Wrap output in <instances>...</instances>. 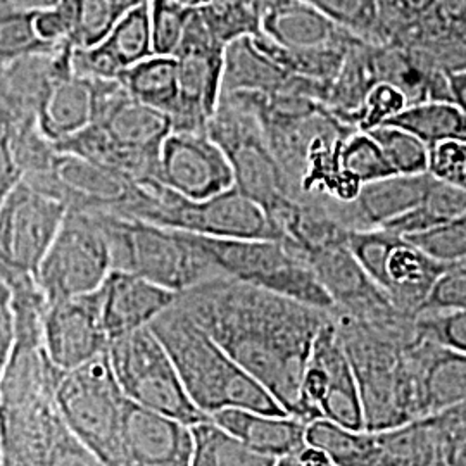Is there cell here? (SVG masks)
Wrapping results in <instances>:
<instances>
[{"instance_id": "obj_1", "label": "cell", "mask_w": 466, "mask_h": 466, "mask_svg": "<svg viewBox=\"0 0 466 466\" xmlns=\"http://www.w3.org/2000/svg\"><path fill=\"white\" fill-rule=\"evenodd\" d=\"M178 304L289 415L300 420L304 373L332 311L230 277L202 283L182 294Z\"/></svg>"}, {"instance_id": "obj_2", "label": "cell", "mask_w": 466, "mask_h": 466, "mask_svg": "<svg viewBox=\"0 0 466 466\" xmlns=\"http://www.w3.org/2000/svg\"><path fill=\"white\" fill-rule=\"evenodd\" d=\"M61 373L44 346H17L0 370V466H106L57 408Z\"/></svg>"}, {"instance_id": "obj_3", "label": "cell", "mask_w": 466, "mask_h": 466, "mask_svg": "<svg viewBox=\"0 0 466 466\" xmlns=\"http://www.w3.org/2000/svg\"><path fill=\"white\" fill-rule=\"evenodd\" d=\"M360 385L365 431L380 432L421 418L417 375L410 348L417 325L383 329L332 311Z\"/></svg>"}, {"instance_id": "obj_4", "label": "cell", "mask_w": 466, "mask_h": 466, "mask_svg": "<svg viewBox=\"0 0 466 466\" xmlns=\"http://www.w3.org/2000/svg\"><path fill=\"white\" fill-rule=\"evenodd\" d=\"M150 330L165 344L190 400L211 420L225 410L289 415L178 302Z\"/></svg>"}, {"instance_id": "obj_5", "label": "cell", "mask_w": 466, "mask_h": 466, "mask_svg": "<svg viewBox=\"0 0 466 466\" xmlns=\"http://www.w3.org/2000/svg\"><path fill=\"white\" fill-rule=\"evenodd\" d=\"M92 213L109 240L113 269L142 277L178 296L225 277L198 235L111 211Z\"/></svg>"}, {"instance_id": "obj_6", "label": "cell", "mask_w": 466, "mask_h": 466, "mask_svg": "<svg viewBox=\"0 0 466 466\" xmlns=\"http://www.w3.org/2000/svg\"><path fill=\"white\" fill-rule=\"evenodd\" d=\"M117 215L209 238L283 240L267 211L237 187L211 199L192 200L150 178L135 184L132 199Z\"/></svg>"}, {"instance_id": "obj_7", "label": "cell", "mask_w": 466, "mask_h": 466, "mask_svg": "<svg viewBox=\"0 0 466 466\" xmlns=\"http://www.w3.org/2000/svg\"><path fill=\"white\" fill-rule=\"evenodd\" d=\"M208 132L228 156L235 187L259 204L277 227V221L294 206L296 198L268 144L249 92L223 94Z\"/></svg>"}, {"instance_id": "obj_8", "label": "cell", "mask_w": 466, "mask_h": 466, "mask_svg": "<svg viewBox=\"0 0 466 466\" xmlns=\"http://www.w3.org/2000/svg\"><path fill=\"white\" fill-rule=\"evenodd\" d=\"M202 248L225 277L332 311L333 300L317 271L289 240L273 238H209L198 235Z\"/></svg>"}, {"instance_id": "obj_9", "label": "cell", "mask_w": 466, "mask_h": 466, "mask_svg": "<svg viewBox=\"0 0 466 466\" xmlns=\"http://www.w3.org/2000/svg\"><path fill=\"white\" fill-rule=\"evenodd\" d=\"M107 354L127 400L188 427L213 421L190 400L169 352L150 327L113 340Z\"/></svg>"}, {"instance_id": "obj_10", "label": "cell", "mask_w": 466, "mask_h": 466, "mask_svg": "<svg viewBox=\"0 0 466 466\" xmlns=\"http://www.w3.org/2000/svg\"><path fill=\"white\" fill-rule=\"evenodd\" d=\"M56 402L67 427L106 466H116L125 398L109 354L84 367L63 371L56 387Z\"/></svg>"}, {"instance_id": "obj_11", "label": "cell", "mask_w": 466, "mask_h": 466, "mask_svg": "<svg viewBox=\"0 0 466 466\" xmlns=\"http://www.w3.org/2000/svg\"><path fill=\"white\" fill-rule=\"evenodd\" d=\"M113 271L111 248L96 213L69 209L35 282L49 304L99 290Z\"/></svg>"}, {"instance_id": "obj_12", "label": "cell", "mask_w": 466, "mask_h": 466, "mask_svg": "<svg viewBox=\"0 0 466 466\" xmlns=\"http://www.w3.org/2000/svg\"><path fill=\"white\" fill-rule=\"evenodd\" d=\"M348 246L368 277L402 313L417 318L448 263L385 228L350 230Z\"/></svg>"}, {"instance_id": "obj_13", "label": "cell", "mask_w": 466, "mask_h": 466, "mask_svg": "<svg viewBox=\"0 0 466 466\" xmlns=\"http://www.w3.org/2000/svg\"><path fill=\"white\" fill-rule=\"evenodd\" d=\"M300 420H329L344 429L365 431L360 385L348 350L332 319L318 335L300 389Z\"/></svg>"}, {"instance_id": "obj_14", "label": "cell", "mask_w": 466, "mask_h": 466, "mask_svg": "<svg viewBox=\"0 0 466 466\" xmlns=\"http://www.w3.org/2000/svg\"><path fill=\"white\" fill-rule=\"evenodd\" d=\"M227 47L204 16L202 7L198 9L175 56L180 100L171 116L173 132H208L223 96Z\"/></svg>"}, {"instance_id": "obj_15", "label": "cell", "mask_w": 466, "mask_h": 466, "mask_svg": "<svg viewBox=\"0 0 466 466\" xmlns=\"http://www.w3.org/2000/svg\"><path fill=\"white\" fill-rule=\"evenodd\" d=\"M66 204L26 182L2 198L0 273L35 275L67 217Z\"/></svg>"}, {"instance_id": "obj_16", "label": "cell", "mask_w": 466, "mask_h": 466, "mask_svg": "<svg viewBox=\"0 0 466 466\" xmlns=\"http://www.w3.org/2000/svg\"><path fill=\"white\" fill-rule=\"evenodd\" d=\"M156 180L192 200L235 187L230 159L209 132H171L159 150Z\"/></svg>"}, {"instance_id": "obj_17", "label": "cell", "mask_w": 466, "mask_h": 466, "mask_svg": "<svg viewBox=\"0 0 466 466\" xmlns=\"http://www.w3.org/2000/svg\"><path fill=\"white\" fill-rule=\"evenodd\" d=\"M100 289L49 304L46 311L44 350L59 371L84 367L109 350L111 339L104 325Z\"/></svg>"}, {"instance_id": "obj_18", "label": "cell", "mask_w": 466, "mask_h": 466, "mask_svg": "<svg viewBox=\"0 0 466 466\" xmlns=\"http://www.w3.org/2000/svg\"><path fill=\"white\" fill-rule=\"evenodd\" d=\"M26 184L63 200L69 209L119 213L132 199L137 182L80 156L57 150L49 175Z\"/></svg>"}, {"instance_id": "obj_19", "label": "cell", "mask_w": 466, "mask_h": 466, "mask_svg": "<svg viewBox=\"0 0 466 466\" xmlns=\"http://www.w3.org/2000/svg\"><path fill=\"white\" fill-rule=\"evenodd\" d=\"M194 452L192 427L127 402L116 466H192Z\"/></svg>"}, {"instance_id": "obj_20", "label": "cell", "mask_w": 466, "mask_h": 466, "mask_svg": "<svg viewBox=\"0 0 466 466\" xmlns=\"http://www.w3.org/2000/svg\"><path fill=\"white\" fill-rule=\"evenodd\" d=\"M75 47L34 54L2 66V128L38 123V113L54 84L75 73Z\"/></svg>"}, {"instance_id": "obj_21", "label": "cell", "mask_w": 466, "mask_h": 466, "mask_svg": "<svg viewBox=\"0 0 466 466\" xmlns=\"http://www.w3.org/2000/svg\"><path fill=\"white\" fill-rule=\"evenodd\" d=\"M100 290L104 325L111 342L147 329L180 298L142 277L117 269L111 271Z\"/></svg>"}, {"instance_id": "obj_22", "label": "cell", "mask_w": 466, "mask_h": 466, "mask_svg": "<svg viewBox=\"0 0 466 466\" xmlns=\"http://www.w3.org/2000/svg\"><path fill=\"white\" fill-rule=\"evenodd\" d=\"M154 56L150 5L119 17L113 32L99 46L75 49V73L88 80H119V76Z\"/></svg>"}, {"instance_id": "obj_23", "label": "cell", "mask_w": 466, "mask_h": 466, "mask_svg": "<svg viewBox=\"0 0 466 466\" xmlns=\"http://www.w3.org/2000/svg\"><path fill=\"white\" fill-rule=\"evenodd\" d=\"M417 375L421 418L466 406V354L418 337L410 348Z\"/></svg>"}, {"instance_id": "obj_24", "label": "cell", "mask_w": 466, "mask_h": 466, "mask_svg": "<svg viewBox=\"0 0 466 466\" xmlns=\"http://www.w3.org/2000/svg\"><path fill=\"white\" fill-rule=\"evenodd\" d=\"M261 34L277 46L292 50L339 47L358 38L335 25L308 0L269 4L263 16Z\"/></svg>"}, {"instance_id": "obj_25", "label": "cell", "mask_w": 466, "mask_h": 466, "mask_svg": "<svg viewBox=\"0 0 466 466\" xmlns=\"http://www.w3.org/2000/svg\"><path fill=\"white\" fill-rule=\"evenodd\" d=\"M432 173L390 175L365 184L360 196L348 208L350 230L383 228L411 213L423 202L433 182Z\"/></svg>"}, {"instance_id": "obj_26", "label": "cell", "mask_w": 466, "mask_h": 466, "mask_svg": "<svg viewBox=\"0 0 466 466\" xmlns=\"http://www.w3.org/2000/svg\"><path fill=\"white\" fill-rule=\"evenodd\" d=\"M213 421L249 450L280 460L308 444V425L292 415H269L249 410H225Z\"/></svg>"}, {"instance_id": "obj_27", "label": "cell", "mask_w": 466, "mask_h": 466, "mask_svg": "<svg viewBox=\"0 0 466 466\" xmlns=\"http://www.w3.org/2000/svg\"><path fill=\"white\" fill-rule=\"evenodd\" d=\"M441 461L432 417L402 427L363 432L354 466H435Z\"/></svg>"}, {"instance_id": "obj_28", "label": "cell", "mask_w": 466, "mask_h": 466, "mask_svg": "<svg viewBox=\"0 0 466 466\" xmlns=\"http://www.w3.org/2000/svg\"><path fill=\"white\" fill-rule=\"evenodd\" d=\"M373 59L379 82L396 86L408 106L452 100L450 76L433 69L413 50L396 44H375Z\"/></svg>"}, {"instance_id": "obj_29", "label": "cell", "mask_w": 466, "mask_h": 466, "mask_svg": "<svg viewBox=\"0 0 466 466\" xmlns=\"http://www.w3.org/2000/svg\"><path fill=\"white\" fill-rule=\"evenodd\" d=\"M94 123V92L88 78L76 73L57 80L38 113V128L50 142L61 144Z\"/></svg>"}, {"instance_id": "obj_30", "label": "cell", "mask_w": 466, "mask_h": 466, "mask_svg": "<svg viewBox=\"0 0 466 466\" xmlns=\"http://www.w3.org/2000/svg\"><path fill=\"white\" fill-rule=\"evenodd\" d=\"M96 125H100L121 146L152 157H159V150L173 132L169 116L132 97Z\"/></svg>"}, {"instance_id": "obj_31", "label": "cell", "mask_w": 466, "mask_h": 466, "mask_svg": "<svg viewBox=\"0 0 466 466\" xmlns=\"http://www.w3.org/2000/svg\"><path fill=\"white\" fill-rule=\"evenodd\" d=\"M394 44L413 50L446 76L466 71V35L450 26L433 11Z\"/></svg>"}, {"instance_id": "obj_32", "label": "cell", "mask_w": 466, "mask_h": 466, "mask_svg": "<svg viewBox=\"0 0 466 466\" xmlns=\"http://www.w3.org/2000/svg\"><path fill=\"white\" fill-rule=\"evenodd\" d=\"M119 82L132 96L152 109L173 116L180 100L178 63L171 56H150L146 61L127 69Z\"/></svg>"}, {"instance_id": "obj_33", "label": "cell", "mask_w": 466, "mask_h": 466, "mask_svg": "<svg viewBox=\"0 0 466 466\" xmlns=\"http://www.w3.org/2000/svg\"><path fill=\"white\" fill-rule=\"evenodd\" d=\"M385 125H394L415 135L431 150L448 142H466V115L452 100L408 106Z\"/></svg>"}, {"instance_id": "obj_34", "label": "cell", "mask_w": 466, "mask_h": 466, "mask_svg": "<svg viewBox=\"0 0 466 466\" xmlns=\"http://www.w3.org/2000/svg\"><path fill=\"white\" fill-rule=\"evenodd\" d=\"M466 211V192L456 185L433 178L423 202L411 213L383 227L402 237H413L433 230Z\"/></svg>"}, {"instance_id": "obj_35", "label": "cell", "mask_w": 466, "mask_h": 466, "mask_svg": "<svg viewBox=\"0 0 466 466\" xmlns=\"http://www.w3.org/2000/svg\"><path fill=\"white\" fill-rule=\"evenodd\" d=\"M196 452L192 466H275L277 460L249 450L215 421L192 427Z\"/></svg>"}, {"instance_id": "obj_36", "label": "cell", "mask_w": 466, "mask_h": 466, "mask_svg": "<svg viewBox=\"0 0 466 466\" xmlns=\"http://www.w3.org/2000/svg\"><path fill=\"white\" fill-rule=\"evenodd\" d=\"M268 0H209L202 13L215 34L230 46L238 38L261 35Z\"/></svg>"}, {"instance_id": "obj_37", "label": "cell", "mask_w": 466, "mask_h": 466, "mask_svg": "<svg viewBox=\"0 0 466 466\" xmlns=\"http://www.w3.org/2000/svg\"><path fill=\"white\" fill-rule=\"evenodd\" d=\"M368 134L377 140L396 175H418L429 171L431 149L415 135L394 125H382Z\"/></svg>"}, {"instance_id": "obj_38", "label": "cell", "mask_w": 466, "mask_h": 466, "mask_svg": "<svg viewBox=\"0 0 466 466\" xmlns=\"http://www.w3.org/2000/svg\"><path fill=\"white\" fill-rule=\"evenodd\" d=\"M340 165L350 177L361 185L396 175L377 140L361 130L348 135L342 142Z\"/></svg>"}, {"instance_id": "obj_39", "label": "cell", "mask_w": 466, "mask_h": 466, "mask_svg": "<svg viewBox=\"0 0 466 466\" xmlns=\"http://www.w3.org/2000/svg\"><path fill=\"white\" fill-rule=\"evenodd\" d=\"M0 61L2 66L34 54L56 52L46 46L35 32V11H0Z\"/></svg>"}, {"instance_id": "obj_40", "label": "cell", "mask_w": 466, "mask_h": 466, "mask_svg": "<svg viewBox=\"0 0 466 466\" xmlns=\"http://www.w3.org/2000/svg\"><path fill=\"white\" fill-rule=\"evenodd\" d=\"M335 25L370 42L380 44V21L377 0H308Z\"/></svg>"}, {"instance_id": "obj_41", "label": "cell", "mask_w": 466, "mask_h": 466, "mask_svg": "<svg viewBox=\"0 0 466 466\" xmlns=\"http://www.w3.org/2000/svg\"><path fill=\"white\" fill-rule=\"evenodd\" d=\"M196 11L175 0H152L150 30L156 56H177L184 42L188 21Z\"/></svg>"}, {"instance_id": "obj_42", "label": "cell", "mask_w": 466, "mask_h": 466, "mask_svg": "<svg viewBox=\"0 0 466 466\" xmlns=\"http://www.w3.org/2000/svg\"><path fill=\"white\" fill-rule=\"evenodd\" d=\"M119 17L115 0H75V49L99 46L113 32Z\"/></svg>"}, {"instance_id": "obj_43", "label": "cell", "mask_w": 466, "mask_h": 466, "mask_svg": "<svg viewBox=\"0 0 466 466\" xmlns=\"http://www.w3.org/2000/svg\"><path fill=\"white\" fill-rule=\"evenodd\" d=\"M435 0H377L380 44H394L433 11Z\"/></svg>"}, {"instance_id": "obj_44", "label": "cell", "mask_w": 466, "mask_h": 466, "mask_svg": "<svg viewBox=\"0 0 466 466\" xmlns=\"http://www.w3.org/2000/svg\"><path fill=\"white\" fill-rule=\"evenodd\" d=\"M420 249L425 250L441 263H456L466 259V211L448 223L429 232L406 237Z\"/></svg>"}, {"instance_id": "obj_45", "label": "cell", "mask_w": 466, "mask_h": 466, "mask_svg": "<svg viewBox=\"0 0 466 466\" xmlns=\"http://www.w3.org/2000/svg\"><path fill=\"white\" fill-rule=\"evenodd\" d=\"M441 461L466 466V406H454L432 415Z\"/></svg>"}, {"instance_id": "obj_46", "label": "cell", "mask_w": 466, "mask_h": 466, "mask_svg": "<svg viewBox=\"0 0 466 466\" xmlns=\"http://www.w3.org/2000/svg\"><path fill=\"white\" fill-rule=\"evenodd\" d=\"M420 339L466 354V309L423 313L415 318Z\"/></svg>"}, {"instance_id": "obj_47", "label": "cell", "mask_w": 466, "mask_h": 466, "mask_svg": "<svg viewBox=\"0 0 466 466\" xmlns=\"http://www.w3.org/2000/svg\"><path fill=\"white\" fill-rule=\"evenodd\" d=\"M465 309L466 259L446 265L418 315L465 311Z\"/></svg>"}, {"instance_id": "obj_48", "label": "cell", "mask_w": 466, "mask_h": 466, "mask_svg": "<svg viewBox=\"0 0 466 466\" xmlns=\"http://www.w3.org/2000/svg\"><path fill=\"white\" fill-rule=\"evenodd\" d=\"M34 25L38 38L52 49L73 46L75 0H61L56 5L35 11Z\"/></svg>"}, {"instance_id": "obj_49", "label": "cell", "mask_w": 466, "mask_h": 466, "mask_svg": "<svg viewBox=\"0 0 466 466\" xmlns=\"http://www.w3.org/2000/svg\"><path fill=\"white\" fill-rule=\"evenodd\" d=\"M406 107L408 100L396 86L379 82L368 92L360 119V130L370 132L373 128H379L389 123L392 117L398 116Z\"/></svg>"}, {"instance_id": "obj_50", "label": "cell", "mask_w": 466, "mask_h": 466, "mask_svg": "<svg viewBox=\"0 0 466 466\" xmlns=\"http://www.w3.org/2000/svg\"><path fill=\"white\" fill-rule=\"evenodd\" d=\"M429 171L466 192V142H448L431 150Z\"/></svg>"}, {"instance_id": "obj_51", "label": "cell", "mask_w": 466, "mask_h": 466, "mask_svg": "<svg viewBox=\"0 0 466 466\" xmlns=\"http://www.w3.org/2000/svg\"><path fill=\"white\" fill-rule=\"evenodd\" d=\"M16 346V319L9 292L0 285V370L7 365Z\"/></svg>"}, {"instance_id": "obj_52", "label": "cell", "mask_w": 466, "mask_h": 466, "mask_svg": "<svg viewBox=\"0 0 466 466\" xmlns=\"http://www.w3.org/2000/svg\"><path fill=\"white\" fill-rule=\"evenodd\" d=\"M433 13L466 35V0H435Z\"/></svg>"}, {"instance_id": "obj_53", "label": "cell", "mask_w": 466, "mask_h": 466, "mask_svg": "<svg viewBox=\"0 0 466 466\" xmlns=\"http://www.w3.org/2000/svg\"><path fill=\"white\" fill-rule=\"evenodd\" d=\"M275 466H337L323 451L306 444L299 451L277 460Z\"/></svg>"}, {"instance_id": "obj_54", "label": "cell", "mask_w": 466, "mask_h": 466, "mask_svg": "<svg viewBox=\"0 0 466 466\" xmlns=\"http://www.w3.org/2000/svg\"><path fill=\"white\" fill-rule=\"evenodd\" d=\"M61 0H0V11H40L50 5H56Z\"/></svg>"}, {"instance_id": "obj_55", "label": "cell", "mask_w": 466, "mask_h": 466, "mask_svg": "<svg viewBox=\"0 0 466 466\" xmlns=\"http://www.w3.org/2000/svg\"><path fill=\"white\" fill-rule=\"evenodd\" d=\"M450 84L452 102L458 104L466 115V71L465 73L450 76Z\"/></svg>"}, {"instance_id": "obj_56", "label": "cell", "mask_w": 466, "mask_h": 466, "mask_svg": "<svg viewBox=\"0 0 466 466\" xmlns=\"http://www.w3.org/2000/svg\"><path fill=\"white\" fill-rule=\"evenodd\" d=\"M115 2H116L117 9H119L121 16L127 15L128 11H134V9L146 7V5L152 4V0H115Z\"/></svg>"}, {"instance_id": "obj_57", "label": "cell", "mask_w": 466, "mask_h": 466, "mask_svg": "<svg viewBox=\"0 0 466 466\" xmlns=\"http://www.w3.org/2000/svg\"><path fill=\"white\" fill-rule=\"evenodd\" d=\"M175 2H178V4H182L185 7H188V9H200V7H204V5H208L209 4V0H175Z\"/></svg>"}, {"instance_id": "obj_58", "label": "cell", "mask_w": 466, "mask_h": 466, "mask_svg": "<svg viewBox=\"0 0 466 466\" xmlns=\"http://www.w3.org/2000/svg\"><path fill=\"white\" fill-rule=\"evenodd\" d=\"M277 2H285V0H268V5H269V4H277Z\"/></svg>"}, {"instance_id": "obj_59", "label": "cell", "mask_w": 466, "mask_h": 466, "mask_svg": "<svg viewBox=\"0 0 466 466\" xmlns=\"http://www.w3.org/2000/svg\"><path fill=\"white\" fill-rule=\"evenodd\" d=\"M435 466H446V465H444V463H442V461H439V463H437V465H435Z\"/></svg>"}]
</instances>
